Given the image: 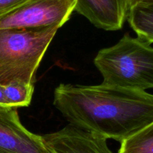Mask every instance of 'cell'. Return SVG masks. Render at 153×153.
Segmentation results:
<instances>
[{
  "instance_id": "8992f818",
  "label": "cell",
  "mask_w": 153,
  "mask_h": 153,
  "mask_svg": "<svg viewBox=\"0 0 153 153\" xmlns=\"http://www.w3.org/2000/svg\"><path fill=\"white\" fill-rule=\"evenodd\" d=\"M42 137L55 153H113L106 138L70 124Z\"/></svg>"
},
{
  "instance_id": "9c48e42d",
  "label": "cell",
  "mask_w": 153,
  "mask_h": 153,
  "mask_svg": "<svg viewBox=\"0 0 153 153\" xmlns=\"http://www.w3.org/2000/svg\"><path fill=\"white\" fill-rule=\"evenodd\" d=\"M120 143L117 153H153V123Z\"/></svg>"
},
{
  "instance_id": "4fadbf2b",
  "label": "cell",
  "mask_w": 153,
  "mask_h": 153,
  "mask_svg": "<svg viewBox=\"0 0 153 153\" xmlns=\"http://www.w3.org/2000/svg\"><path fill=\"white\" fill-rule=\"evenodd\" d=\"M0 105L8 106V102H7L6 99H5V95H4L3 86H0ZM8 107H10V106H8Z\"/></svg>"
},
{
  "instance_id": "5b68a950",
  "label": "cell",
  "mask_w": 153,
  "mask_h": 153,
  "mask_svg": "<svg viewBox=\"0 0 153 153\" xmlns=\"http://www.w3.org/2000/svg\"><path fill=\"white\" fill-rule=\"evenodd\" d=\"M0 153H55L20 123L17 108L0 105Z\"/></svg>"
},
{
  "instance_id": "8fae6325",
  "label": "cell",
  "mask_w": 153,
  "mask_h": 153,
  "mask_svg": "<svg viewBox=\"0 0 153 153\" xmlns=\"http://www.w3.org/2000/svg\"><path fill=\"white\" fill-rule=\"evenodd\" d=\"M24 0H0V14L6 12Z\"/></svg>"
},
{
  "instance_id": "52a82bcc",
  "label": "cell",
  "mask_w": 153,
  "mask_h": 153,
  "mask_svg": "<svg viewBox=\"0 0 153 153\" xmlns=\"http://www.w3.org/2000/svg\"><path fill=\"white\" fill-rule=\"evenodd\" d=\"M74 11L97 28L117 31L127 19L128 5V0H77Z\"/></svg>"
},
{
  "instance_id": "6da1fadb",
  "label": "cell",
  "mask_w": 153,
  "mask_h": 153,
  "mask_svg": "<svg viewBox=\"0 0 153 153\" xmlns=\"http://www.w3.org/2000/svg\"><path fill=\"white\" fill-rule=\"evenodd\" d=\"M53 105L71 126L120 143L153 123V95L146 91L62 83Z\"/></svg>"
},
{
  "instance_id": "7c38bea8",
  "label": "cell",
  "mask_w": 153,
  "mask_h": 153,
  "mask_svg": "<svg viewBox=\"0 0 153 153\" xmlns=\"http://www.w3.org/2000/svg\"><path fill=\"white\" fill-rule=\"evenodd\" d=\"M153 2V0H128V9L133 5H137L139 3H149Z\"/></svg>"
},
{
  "instance_id": "ba28073f",
  "label": "cell",
  "mask_w": 153,
  "mask_h": 153,
  "mask_svg": "<svg viewBox=\"0 0 153 153\" xmlns=\"http://www.w3.org/2000/svg\"><path fill=\"white\" fill-rule=\"evenodd\" d=\"M127 20L138 38L153 43V2L139 3L129 8Z\"/></svg>"
},
{
  "instance_id": "7a4b0ae2",
  "label": "cell",
  "mask_w": 153,
  "mask_h": 153,
  "mask_svg": "<svg viewBox=\"0 0 153 153\" xmlns=\"http://www.w3.org/2000/svg\"><path fill=\"white\" fill-rule=\"evenodd\" d=\"M59 27L0 29V86L35 84V73Z\"/></svg>"
},
{
  "instance_id": "277c9868",
  "label": "cell",
  "mask_w": 153,
  "mask_h": 153,
  "mask_svg": "<svg viewBox=\"0 0 153 153\" xmlns=\"http://www.w3.org/2000/svg\"><path fill=\"white\" fill-rule=\"evenodd\" d=\"M77 0H24L0 14V29L62 26L70 19Z\"/></svg>"
},
{
  "instance_id": "30bf717a",
  "label": "cell",
  "mask_w": 153,
  "mask_h": 153,
  "mask_svg": "<svg viewBox=\"0 0 153 153\" xmlns=\"http://www.w3.org/2000/svg\"><path fill=\"white\" fill-rule=\"evenodd\" d=\"M3 91L8 106L16 108L26 107L31 103L34 85L17 81L3 86Z\"/></svg>"
},
{
  "instance_id": "3957f363",
  "label": "cell",
  "mask_w": 153,
  "mask_h": 153,
  "mask_svg": "<svg viewBox=\"0 0 153 153\" xmlns=\"http://www.w3.org/2000/svg\"><path fill=\"white\" fill-rule=\"evenodd\" d=\"M94 64L102 84L146 91L153 89V48L140 38L125 35L113 46L99 51Z\"/></svg>"
}]
</instances>
